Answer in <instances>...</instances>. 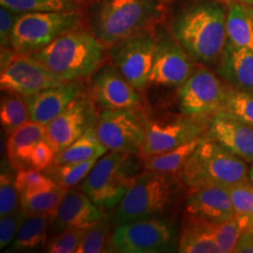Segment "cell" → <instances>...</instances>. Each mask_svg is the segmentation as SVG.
<instances>
[{"mask_svg":"<svg viewBox=\"0 0 253 253\" xmlns=\"http://www.w3.org/2000/svg\"><path fill=\"white\" fill-rule=\"evenodd\" d=\"M65 80L52 73L45 65L31 54H18L1 68L0 87L1 91L32 96L49 87L65 84Z\"/></svg>","mask_w":253,"mask_h":253,"instance_id":"9a60e30c","label":"cell"},{"mask_svg":"<svg viewBox=\"0 0 253 253\" xmlns=\"http://www.w3.org/2000/svg\"><path fill=\"white\" fill-rule=\"evenodd\" d=\"M88 93L101 110L143 109V96L112 62H104L90 77Z\"/></svg>","mask_w":253,"mask_h":253,"instance_id":"5bb4252c","label":"cell"},{"mask_svg":"<svg viewBox=\"0 0 253 253\" xmlns=\"http://www.w3.org/2000/svg\"><path fill=\"white\" fill-rule=\"evenodd\" d=\"M31 55L62 80H84L103 65L108 58V47L84 25Z\"/></svg>","mask_w":253,"mask_h":253,"instance_id":"277c9868","label":"cell"},{"mask_svg":"<svg viewBox=\"0 0 253 253\" xmlns=\"http://www.w3.org/2000/svg\"><path fill=\"white\" fill-rule=\"evenodd\" d=\"M214 224L185 217L179 227L178 252L219 253L214 242Z\"/></svg>","mask_w":253,"mask_h":253,"instance_id":"cb8c5ba5","label":"cell"},{"mask_svg":"<svg viewBox=\"0 0 253 253\" xmlns=\"http://www.w3.org/2000/svg\"><path fill=\"white\" fill-rule=\"evenodd\" d=\"M84 25H86L84 11L23 13L12 33L11 48L18 54H32Z\"/></svg>","mask_w":253,"mask_h":253,"instance_id":"52a82bcc","label":"cell"},{"mask_svg":"<svg viewBox=\"0 0 253 253\" xmlns=\"http://www.w3.org/2000/svg\"><path fill=\"white\" fill-rule=\"evenodd\" d=\"M96 161L97 160L77 163H54L43 172L58 185L66 189H72L84 181Z\"/></svg>","mask_w":253,"mask_h":253,"instance_id":"4dcf8cb0","label":"cell"},{"mask_svg":"<svg viewBox=\"0 0 253 253\" xmlns=\"http://www.w3.org/2000/svg\"><path fill=\"white\" fill-rule=\"evenodd\" d=\"M68 189L56 185L54 188L31 194H20V208L26 216L47 214L50 219L54 216Z\"/></svg>","mask_w":253,"mask_h":253,"instance_id":"4316f807","label":"cell"},{"mask_svg":"<svg viewBox=\"0 0 253 253\" xmlns=\"http://www.w3.org/2000/svg\"><path fill=\"white\" fill-rule=\"evenodd\" d=\"M56 151L48 138L45 137L36 145L33 153L30 157V168L32 169L45 171L46 169L54 164Z\"/></svg>","mask_w":253,"mask_h":253,"instance_id":"ab89813d","label":"cell"},{"mask_svg":"<svg viewBox=\"0 0 253 253\" xmlns=\"http://www.w3.org/2000/svg\"><path fill=\"white\" fill-rule=\"evenodd\" d=\"M77 1L80 2V4H81L82 6H86V5L89 4L91 0H77Z\"/></svg>","mask_w":253,"mask_h":253,"instance_id":"f6af8a7d","label":"cell"},{"mask_svg":"<svg viewBox=\"0 0 253 253\" xmlns=\"http://www.w3.org/2000/svg\"><path fill=\"white\" fill-rule=\"evenodd\" d=\"M226 4V42L253 50V5L230 0Z\"/></svg>","mask_w":253,"mask_h":253,"instance_id":"603a6c76","label":"cell"},{"mask_svg":"<svg viewBox=\"0 0 253 253\" xmlns=\"http://www.w3.org/2000/svg\"><path fill=\"white\" fill-rule=\"evenodd\" d=\"M209 121L181 115L149 119L147 134L142 145V160L167 153L181 145L202 137L207 131Z\"/></svg>","mask_w":253,"mask_h":253,"instance_id":"4fadbf2b","label":"cell"},{"mask_svg":"<svg viewBox=\"0 0 253 253\" xmlns=\"http://www.w3.org/2000/svg\"><path fill=\"white\" fill-rule=\"evenodd\" d=\"M235 252L253 253V232H242L237 242Z\"/></svg>","mask_w":253,"mask_h":253,"instance_id":"b9f144b4","label":"cell"},{"mask_svg":"<svg viewBox=\"0 0 253 253\" xmlns=\"http://www.w3.org/2000/svg\"><path fill=\"white\" fill-rule=\"evenodd\" d=\"M202 137L196 138L189 143L183 144L181 147L167 151V153L144 158V160H142L144 169L166 173H178L179 175L186 160L192 154V151L196 149Z\"/></svg>","mask_w":253,"mask_h":253,"instance_id":"83f0119b","label":"cell"},{"mask_svg":"<svg viewBox=\"0 0 253 253\" xmlns=\"http://www.w3.org/2000/svg\"><path fill=\"white\" fill-rule=\"evenodd\" d=\"M107 153L108 149L97 137L96 125H94L66 149L56 154L54 163H77L99 160Z\"/></svg>","mask_w":253,"mask_h":253,"instance_id":"484cf974","label":"cell"},{"mask_svg":"<svg viewBox=\"0 0 253 253\" xmlns=\"http://www.w3.org/2000/svg\"><path fill=\"white\" fill-rule=\"evenodd\" d=\"M183 211L185 217L214 225L235 217L229 189L219 185L202 186L186 192Z\"/></svg>","mask_w":253,"mask_h":253,"instance_id":"e0dca14e","label":"cell"},{"mask_svg":"<svg viewBox=\"0 0 253 253\" xmlns=\"http://www.w3.org/2000/svg\"><path fill=\"white\" fill-rule=\"evenodd\" d=\"M221 1H224V2H225V1H226V0H221Z\"/></svg>","mask_w":253,"mask_h":253,"instance_id":"7dc6e473","label":"cell"},{"mask_svg":"<svg viewBox=\"0 0 253 253\" xmlns=\"http://www.w3.org/2000/svg\"><path fill=\"white\" fill-rule=\"evenodd\" d=\"M178 236L179 227L170 218L128 221L114 227L109 249L118 253L178 252Z\"/></svg>","mask_w":253,"mask_h":253,"instance_id":"ba28073f","label":"cell"},{"mask_svg":"<svg viewBox=\"0 0 253 253\" xmlns=\"http://www.w3.org/2000/svg\"><path fill=\"white\" fill-rule=\"evenodd\" d=\"M230 1V0H226L225 2ZM237 1H240V2H244V4H248V5H253V0H237Z\"/></svg>","mask_w":253,"mask_h":253,"instance_id":"ee69618b","label":"cell"},{"mask_svg":"<svg viewBox=\"0 0 253 253\" xmlns=\"http://www.w3.org/2000/svg\"><path fill=\"white\" fill-rule=\"evenodd\" d=\"M242 232L243 231L235 217L221 224H216L213 229L214 242L219 250V253L235 252L237 242H238Z\"/></svg>","mask_w":253,"mask_h":253,"instance_id":"74e56055","label":"cell"},{"mask_svg":"<svg viewBox=\"0 0 253 253\" xmlns=\"http://www.w3.org/2000/svg\"><path fill=\"white\" fill-rule=\"evenodd\" d=\"M0 4L19 13L84 11V6L77 0H0Z\"/></svg>","mask_w":253,"mask_h":253,"instance_id":"d6a6232c","label":"cell"},{"mask_svg":"<svg viewBox=\"0 0 253 253\" xmlns=\"http://www.w3.org/2000/svg\"><path fill=\"white\" fill-rule=\"evenodd\" d=\"M47 126L28 121L8 135L6 142L7 161L15 171L30 169V157L36 145L46 137Z\"/></svg>","mask_w":253,"mask_h":253,"instance_id":"7402d4cb","label":"cell"},{"mask_svg":"<svg viewBox=\"0 0 253 253\" xmlns=\"http://www.w3.org/2000/svg\"><path fill=\"white\" fill-rule=\"evenodd\" d=\"M26 214L20 209L0 218V249L5 250L13 243Z\"/></svg>","mask_w":253,"mask_h":253,"instance_id":"f35d334b","label":"cell"},{"mask_svg":"<svg viewBox=\"0 0 253 253\" xmlns=\"http://www.w3.org/2000/svg\"><path fill=\"white\" fill-rule=\"evenodd\" d=\"M186 192L178 173L144 169L116 208L114 225L151 218L173 219Z\"/></svg>","mask_w":253,"mask_h":253,"instance_id":"3957f363","label":"cell"},{"mask_svg":"<svg viewBox=\"0 0 253 253\" xmlns=\"http://www.w3.org/2000/svg\"><path fill=\"white\" fill-rule=\"evenodd\" d=\"M235 218L243 232H253V185L251 182L229 188Z\"/></svg>","mask_w":253,"mask_h":253,"instance_id":"1f68e13d","label":"cell"},{"mask_svg":"<svg viewBox=\"0 0 253 253\" xmlns=\"http://www.w3.org/2000/svg\"><path fill=\"white\" fill-rule=\"evenodd\" d=\"M0 102V122L7 135L31 121L26 97L17 93L2 91Z\"/></svg>","mask_w":253,"mask_h":253,"instance_id":"f1b7e54d","label":"cell"},{"mask_svg":"<svg viewBox=\"0 0 253 253\" xmlns=\"http://www.w3.org/2000/svg\"><path fill=\"white\" fill-rule=\"evenodd\" d=\"M156 48L151 71V86L179 88L194 71L196 63L186 50L179 45L166 21L155 28Z\"/></svg>","mask_w":253,"mask_h":253,"instance_id":"7c38bea8","label":"cell"},{"mask_svg":"<svg viewBox=\"0 0 253 253\" xmlns=\"http://www.w3.org/2000/svg\"><path fill=\"white\" fill-rule=\"evenodd\" d=\"M23 13L2 6L0 7V45L2 48H11V37L18 19Z\"/></svg>","mask_w":253,"mask_h":253,"instance_id":"60d3db41","label":"cell"},{"mask_svg":"<svg viewBox=\"0 0 253 253\" xmlns=\"http://www.w3.org/2000/svg\"><path fill=\"white\" fill-rule=\"evenodd\" d=\"M249 163L203 135L183 166L179 176L188 189L207 185L231 188L250 182Z\"/></svg>","mask_w":253,"mask_h":253,"instance_id":"5b68a950","label":"cell"},{"mask_svg":"<svg viewBox=\"0 0 253 253\" xmlns=\"http://www.w3.org/2000/svg\"><path fill=\"white\" fill-rule=\"evenodd\" d=\"M114 214L112 211H104L102 217L87 229L84 238L77 253H102L110 252L109 244L114 225Z\"/></svg>","mask_w":253,"mask_h":253,"instance_id":"f546056e","label":"cell"},{"mask_svg":"<svg viewBox=\"0 0 253 253\" xmlns=\"http://www.w3.org/2000/svg\"><path fill=\"white\" fill-rule=\"evenodd\" d=\"M227 84L210 67L196 63L194 71L178 88L177 104L179 113L197 120L210 121L223 108Z\"/></svg>","mask_w":253,"mask_h":253,"instance_id":"9c48e42d","label":"cell"},{"mask_svg":"<svg viewBox=\"0 0 253 253\" xmlns=\"http://www.w3.org/2000/svg\"><path fill=\"white\" fill-rule=\"evenodd\" d=\"M221 109L253 128V93L238 90L227 84L225 101Z\"/></svg>","mask_w":253,"mask_h":253,"instance_id":"836d02e7","label":"cell"},{"mask_svg":"<svg viewBox=\"0 0 253 253\" xmlns=\"http://www.w3.org/2000/svg\"><path fill=\"white\" fill-rule=\"evenodd\" d=\"M87 90L88 88L84 80H73L27 96L31 121L43 126L49 125L73 101Z\"/></svg>","mask_w":253,"mask_h":253,"instance_id":"ffe728a7","label":"cell"},{"mask_svg":"<svg viewBox=\"0 0 253 253\" xmlns=\"http://www.w3.org/2000/svg\"><path fill=\"white\" fill-rule=\"evenodd\" d=\"M204 135L246 163L253 162V128L223 109L210 119Z\"/></svg>","mask_w":253,"mask_h":253,"instance_id":"ac0fdd59","label":"cell"},{"mask_svg":"<svg viewBox=\"0 0 253 253\" xmlns=\"http://www.w3.org/2000/svg\"><path fill=\"white\" fill-rule=\"evenodd\" d=\"M149 28L125 38L108 47L110 62L141 93L151 86L156 33Z\"/></svg>","mask_w":253,"mask_h":253,"instance_id":"30bf717a","label":"cell"},{"mask_svg":"<svg viewBox=\"0 0 253 253\" xmlns=\"http://www.w3.org/2000/svg\"><path fill=\"white\" fill-rule=\"evenodd\" d=\"M14 183L20 194H31L48 190L58 184L48 177L43 171L36 169H23L18 170L15 173Z\"/></svg>","mask_w":253,"mask_h":253,"instance_id":"d590c367","label":"cell"},{"mask_svg":"<svg viewBox=\"0 0 253 253\" xmlns=\"http://www.w3.org/2000/svg\"><path fill=\"white\" fill-rule=\"evenodd\" d=\"M143 170L138 155L108 151L96 161L81 189L103 211H109L119 207Z\"/></svg>","mask_w":253,"mask_h":253,"instance_id":"8992f818","label":"cell"},{"mask_svg":"<svg viewBox=\"0 0 253 253\" xmlns=\"http://www.w3.org/2000/svg\"><path fill=\"white\" fill-rule=\"evenodd\" d=\"M161 1L164 2V4H166V5H169V4H171V2L177 1V0H161Z\"/></svg>","mask_w":253,"mask_h":253,"instance_id":"bcb514c9","label":"cell"},{"mask_svg":"<svg viewBox=\"0 0 253 253\" xmlns=\"http://www.w3.org/2000/svg\"><path fill=\"white\" fill-rule=\"evenodd\" d=\"M88 229V227H87ZM87 229H68L52 235L48 238L45 252L48 253H75L80 248Z\"/></svg>","mask_w":253,"mask_h":253,"instance_id":"8d00e7d4","label":"cell"},{"mask_svg":"<svg viewBox=\"0 0 253 253\" xmlns=\"http://www.w3.org/2000/svg\"><path fill=\"white\" fill-rule=\"evenodd\" d=\"M167 5L161 0H91L84 12L86 26L107 47L156 27L166 20Z\"/></svg>","mask_w":253,"mask_h":253,"instance_id":"7a4b0ae2","label":"cell"},{"mask_svg":"<svg viewBox=\"0 0 253 253\" xmlns=\"http://www.w3.org/2000/svg\"><path fill=\"white\" fill-rule=\"evenodd\" d=\"M50 218L47 214H30L25 217L17 236L7 252L45 251L48 242Z\"/></svg>","mask_w":253,"mask_h":253,"instance_id":"d4e9b609","label":"cell"},{"mask_svg":"<svg viewBox=\"0 0 253 253\" xmlns=\"http://www.w3.org/2000/svg\"><path fill=\"white\" fill-rule=\"evenodd\" d=\"M214 72L230 87L253 93V50L226 42Z\"/></svg>","mask_w":253,"mask_h":253,"instance_id":"44dd1931","label":"cell"},{"mask_svg":"<svg viewBox=\"0 0 253 253\" xmlns=\"http://www.w3.org/2000/svg\"><path fill=\"white\" fill-rule=\"evenodd\" d=\"M13 171L14 169L9 163L2 167L0 175V217L20 209V192L15 186Z\"/></svg>","mask_w":253,"mask_h":253,"instance_id":"e575fe53","label":"cell"},{"mask_svg":"<svg viewBox=\"0 0 253 253\" xmlns=\"http://www.w3.org/2000/svg\"><path fill=\"white\" fill-rule=\"evenodd\" d=\"M148 123L143 109L101 110L96 134L108 151L140 156Z\"/></svg>","mask_w":253,"mask_h":253,"instance_id":"8fae6325","label":"cell"},{"mask_svg":"<svg viewBox=\"0 0 253 253\" xmlns=\"http://www.w3.org/2000/svg\"><path fill=\"white\" fill-rule=\"evenodd\" d=\"M249 178H250V182H251V184L253 185V162L249 168Z\"/></svg>","mask_w":253,"mask_h":253,"instance_id":"7bdbcfd3","label":"cell"},{"mask_svg":"<svg viewBox=\"0 0 253 253\" xmlns=\"http://www.w3.org/2000/svg\"><path fill=\"white\" fill-rule=\"evenodd\" d=\"M104 211L84 190L68 189L49 223L50 236L68 229H87L102 217Z\"/></svg>","mask_w":253,"mask_h":253,"instance_id":"d6986e66","label":"cell"},{"mask_svg":"<svg viewBox=\"0 0 253 253\" xmlns=\"http://www.w3.org/2000/svg\"><path fill=\"white\" fill-rule=\"evenodd\" d=\"M99 108L88 93L77 97L58 118L47 125L46 137L56 154L71 145L99 120Z\"/></svg>","mask_w":253,"mask_h":253,"instance_id":"2e32d148","label":"cell"},{"mask_svg":"<svg viewBox=\"0 0 253 253\" xmlns=\"http://www.w3.org/2000/svg\"><path fill=\"white\" fill-rule=\"evenodd\" d=\"M226 14L221 0H186L166 24L195 62L214 67L226 46Z\"/></svg>","mask_w":253,"mask_h":253,"instance_id":"6da1fadb","label":"cell"}]
</instances>
